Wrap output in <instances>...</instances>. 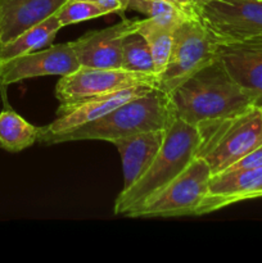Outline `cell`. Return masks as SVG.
I'll use <instances>...</instances> for the list:
<instances>
[{
    "label": "cell",
    "mask_w": 262,
    "mask_h": 263,
    "mask_svg": "<svg viewBox=\"0 0 262 263\" xmlns=\"http://www.w3.org/2000/svg\"><path fill=\"white\" fill-rule=\"evenodd\" d=\"M170 102L175 117L194 126L235 117L254 105L218 58L174 90Z\"/></svg>",
    "instance_id": "1"
},
{
    "label": "cell",
    "mask_w": 262,
    "mask_h": 263,
    "mask_svg": "<svg viewBox=\"0 0 262 263\" xmlns=\"http://www.w3.org/2000/svg\"><path fill=\"white\" fill-rule=\"evenodd\" d=\"M175 116L170 95L159 87L128 100L99 120L69 130L67 133L44 138L41 143L61 144L79 140L110 141L145 131L167 128Z\"/></svg>",
    "instance_id": "2"
},
{
    "label": "cell",
    "mask_w": 262,
    "mask_h": 263,
    "mask_svg": "<svg viewBox=\"0 0 262 263\" xmlns=\"http://www.w3.org/2000/svg\"><path fill=\"white\" fill-rule=\"evenodd\" d=\"M199 141L197 126L175 117L167 126L163 144L148 171L133 186L118 194L115 202L116 215H126L181 174L197 157Z\"/></svg>",
    "instance_id": "3"
},
{
    "label": "cell",
    "mask_w": 262,
    "mask_h": 263,
    "mask_svg": "<svg viewBox=\"0 0 262 263\" xmlns=\"http://www.w3.org/2000/svg\"><path fill=\"white\" fill-rule=\"evenodd\" d=\"M200 141L197 157L217 175L262 145V109L257 105L241 115L197 126Z\"/></svg>",
    "instance_id": "4"
},
{
    "label": "cell",
    "mask_w": 262,
    "mask_h": 263,
    "mask_svg": "<svg viewBox=\"0 0 262 263\" xmlns=\"http://www.w3.org/2000/svg\"><path fill=\"white\" fill-rule=\"evenodd\" d=\"M212 174L202 158H195L184 171L162 189L128 211V217L195 216L208 192Z\"/></svg>",
    "instance_id": "5"
},
{
    "label": "cell",
    "mask_w": 262,
    "mask_h": 263,
    "mask_svg": "<svg viewBox=\"0 0 262 263\" xmlns=\"http://www.w3.org/2000/svg\"><path fill=\"white\" fill-rule=\"evenodd\" d=\"M216 40L199 15L182 21L174 32L169 62L159 76V89L171 94L182 82L212 63L216 57Z\"/></svg>",
    "instance_id": "6"
},
{
    "label": "cell",
    "mask_w": 262,
    "mask_h": 263,
    "mask_svg": "<svg viewBox=\"0 0 262 263\" xmlns=\"http://www.w3.org/2000/svg\"><path fill=\"white\" fill-rule=\"evenodd\" d=\"M197 13L216 43H240L262 35V0H211Z\"/></svg>",
    "instance_id": "7"
},
{
    "label": "cell",
    "mask_w": 262,
    "mask_h": 263,
    "mask_svg": "<svg viewBox=\"0 0 262 263\" xmlns=\"http://www.w3.org/2000/svg\"><path fill=\"white\" fill-rule=\"evenodd\" d=\"M135 86L159 87V77L122 68H90L81 66L77 71L59 79L55 86V97L61 104H67Z\"/></svg>",
    "instance_id": "8"
},
{
    "label": "cell",
    "mask_w": 262,
    "mask_h": 263,
    "mask_svg": "<svg viewBox=\"0 0 262 263\" xmlns=\"http://www.w3.org/2000/svg\"><path fill=\"white\" fill-rule=\"evenodd\" d=\"M71 43L50 45L0 63V89L40 76H66L80 68Z\"/></svg>",
    "instance_id": "9"
},
{
    "label": "cell",
    "mask_w": 262,
    "mask_h": 263,
    "mask_svg": "<svg viewBox=\"0 0 262 263\" xmlns=\"http://www.w3.org/2000/svg\"><path fill=\"white\" fill-rule=\"evenodd\" d=\"M152 89L154 87H127V89L109 92V94L97 95V97L85 98V99L67 103V104H59L55 120L51 121L49 125L40 127L41 131L39 141L48 136L67 133V131L73 130V128L86 125L95 120H99L103 116L112 112L115 108L120 107L121 104L134 99V98L144 95Z\"/></svg>",
    "instance_id": "10"
},
{
    "label": "cell",
    "mask_w": 262,
    "mask_h": 263,
    "mask_svg": "<svg viewBox=\"0 0 262 263\" xmlns=\"http://www.w3.org/2000/svg\"><path fill=\"white\" fill-rule=\"evenodd\" d=\"M136 22L138 20H122L110 27L90 31L71 41L80 66L121 68L123 37L136 30Z\"/></svg>",
    "instance_id": "11"
},
{
    "label": "cell",
    "mask_w": 262,
    "mask_h": 263,
    "mask_svg": "<svg viewBox=\"0 0 262 263\" xmlns=\"http://www.w3.org/2000/svg\"><path fill=\"white\" fill-rule=\"evenodd\" d=\"M216 44V57L252 98L254 105L262 107V44L253 39Z\"/></svg>",
    "instance_id": "12"
},
{
    "label": "cell",
    "mask_w": 262,
    "mask_h": 263,
    "mask_svg": "<svg viewBox=\"0 0 262 263\" xmlns=\"http://www.w3.org/2000/svg\"><path fill=\"white\" fill-rule=\"evenodd\" d=\"M262 186V167L241 171H223L212 175L208 192L198 207L195 216L215 212L234 203L251 200L252 195Z\"/></svg>",
    "instance_id": "13"
},
{
    "label": "cell",
    "mask_w": 262,
    "mask_h": 263,
    "mask_svg": "<svg viewBox=\"0 0 262 263\" xmlns=\"http://www.w3.org/2000/svg\"><path fill=\"white\" fill-rule=\"evenodd\" d=\"M166 131L167 128L145 131L113 141L122 161V190L133 186L148 171L163 144Z\"/></svg>",
    "instance_id": "14"
},
{
    "label": "cell",
    "mask_w": 262,
    "mask_h": 263,
    "mask_svg": "<svg viewBox=\"0 0 262 263\" xmlns=\"http://www.w3.org/2000/svg\"><path fill=\"white\" fill-rule=\"evenodd\" d=\"M67 0H0V43L48 20Z\"/></svg>",
    "instance_id": "15"
},
{
    "label": "cell",
    "mask_w": 262,
    "mask_h": 263,
    "mask_svg": "<svg viewBox=\"0 0 262 263\" xmlns=\"http://www.w3.org/2000/svg\"><path fill=\"white\" fill-rule=\"evenodd\" d=\"M62 26L55 14L38 23L8 43H0V63L49 45Z\"/></svg>",
    "instance_id": "16"
},
{
    "label": "cell",
    "mask_w": 262,
    "mask_h": 263,
    "mask_svg": "<svg viewBox=\"0 0 262 263\" xmlns=\"http://www.w3.org/2000/svg\"><path fill=\"white\" fill-rule=\"evenodd\" d=\"M40 131L13 109L0 112V148L4 151L18 153L30 148L39 141Z\"/></svg>",
    "instance_id": "17"
},
{
    "label": "cell",
    "mask_w": 262,
    "mask_h": 263,
    "mask_svg": "<svg viewBox=\"0 0 262 263\" xmlns=\"http://www.w3.org/2000/svg\"><path fill=\"white\" fill-rule=\"evenodd\" d=\"M180 25V23H179ZM179 25L166 23L154 18H144L136 22V32L144 36L151 49L154 61L157 76H161L169 62L171 53L172 41H174L175 28Z\"/></svg>",
    "instance_id": "18"
},
{
    "label": "cell",
    "mask_w": 262,
    "mask_h": 263,
    "mask_svg": "<svg viewBox=\"0 0 262 263\" xmlns=\"http://www.w3.org/2000/svg\"><path fill=\"white\" fill-rule=\"evenodd\" d=\"M128 9L136 10L148 18L174 25L198 15L197 8L193 5H181L170 0H130Z\"/></svg>",
    "instance_id": "19"
},
{
    "label": "cell",
    "mask_w": 262,
    "mask_h": 263,
    "mask_svg": "<svg viewBox=\"0 0 262 263\" xmlns=\"http://www.w3.org/2000/svg\"><path fill=\"white\" fill-rule=\"evenodd\" d=\"M121 68L139 73L156 74L153 57L148 43L136 31L128 33L122 41V63Z\"/></svg>",
    "instance_id": "20"
},
{
    "label": "cell",
    "mask_w": 262,
    "mask_h": 263,
    "mask_svg": "<svg viewBox=\"0 0 262 263\" xmlns=\"http://www.w3.org/2000/svg\"><path fill=\"white\" fill-rule=\"evenodd\" d=\"M107 14L103 8L89 0H67L55 13L62 27L104 17Z\"/></svg>",
    "instance_id": "21"
},
{
    "label": "cell",
    "mask_w": 262,
    "mask_h": 263,
    "mask_svg": "<svg viewBox=\"0 0 262 263\" xmlns=\"http://www.w3.org/2000/svg\"><path fill=\"white\" fill-rule=\"evenodd\" d=\"M261 167H262V145H259L258 148L253 149V151L249 152L248 154L241 157L239 161H236L235 163L231 164V166L229 167V168H226L225 171L256 170V168H261Z\"/></svg>",
    "instance_id": "22"
},
{
    "label": "cell",
    "mask_w": 262,
    "mask_h": 263,
    "mask_svg": "<svg viewBox=\"0 0 262 263\" xmlns=\"http://www.w3.org/2000/svg\"><path fill=\"white\" fill-rule=\"evenodd\" d=\"M89 2L95 3L100 8H103L108 14H112V13H123L126 9H128L130 0H89Z\"/></svg>",
    "instance_id": "23"
},
{
    "label": "cell",
    "mask_w": 262,
    "mask_h": 263,
    "mask_svg": "<svg viewBox=\"0 0 262 263\" xmlns=\"http://www.w3.org/2000/svg\"><path fill=\"white\" fill-rule=\"evenodd\" d=\"M189 2L192 3V4L194 5V7L198 9V8H200V7H202V5H204L205 3L211 2V0H189Z\"/></svg>",
    "instance_id": "24"
},
{
    "label": "cell",
    "mask_w": 262,
    "mask_h": 263,
    "mask_svg": "<svg viewBox=\"0 0 262 263\" xmlns=\"http://www.w3.org/2000/svg\"><path fill=\"white\" fill-rule=\"evenodd\" d=\"M170 2H174V3H177V4H181V5H193L192 3L189 2V0H170ZM194 7V5H193ZM195 8V7H194Z\"/></svg>",
    "instance_id": "25"
},
{
    "label": "cell",
    "mask_w": 262,
    "mask_h": 263,
    "mask_svg": "<svg viewBox=\"0 0 262 263\" xmlns=\"http://www.w3.org/2000/svg\"><path fill=\"white\" fill-rule=\"evenodd\" d=\"M257 198H262V186L259 189H257L254 192V194L252 195V199H257Z\"/></svg>",
    "instance_id": "26"
},
{
    "label": "cell",
    "mask_w": 262,
    "mask_h": 263,
    "mask_svg": "<svg viewBox=\"0 0 262 263\" xmlns=\"http://www.w3.org/2000/svg\"><path fill=\"white\" fill-rule=\"evenodd\" d=\"M253 40L258 41V43L262 44V35H261V36H257V37H253Z\"/></svg>",
    "instance_id": "27"
},
{
    "label": "cell",
    "mask_w": 262,
    "mask_h": 263,
    "mask_svg": "<svg viewBox=\"0 0 262 263\" xmlns=\"http://www.w3.org/2000/svg\"><path fill=\"white\" fill-rule=\"evenodd\" d=\"M259 108H261V109H262V107H259Z\"/></svg>",
    "instance_id": "28"
}]
</instances>
